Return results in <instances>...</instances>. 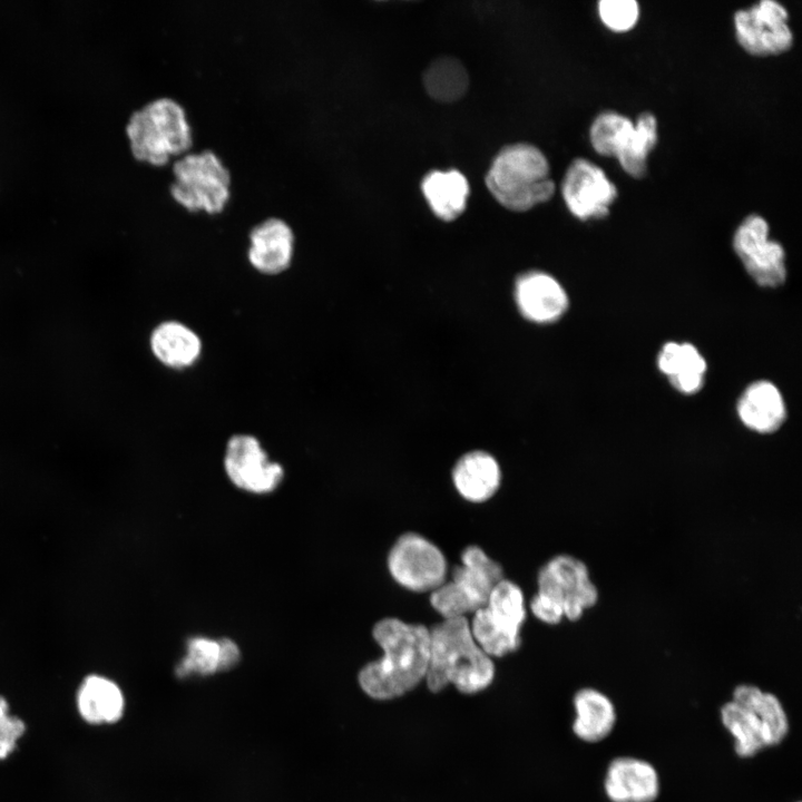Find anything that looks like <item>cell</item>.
Segmentation results:
<instances>
[{
    "instance_id": "1",
    "label": "cell",
    "mask_w": 802,
    "mask_h": 802,
    "mask_svg": "<svg viewBox=\"0 0 802 802\" xmlns=\"http://www.w3.org/2000/svg\"><path fill=\"white\" fill-rule=\"evenodd\" d=\"M373 637L383 656L365 665L359 674V683L368 695L391 700L409 692L426 677L429 628L389 617L374 625Z\"/></svg>"
},
{
    "instance_id": "2",
    "label": "cell",
    "mask_w": 802,
    "mask_h": 802,
    "mask_svg": "<svg viewBox=\"0 0 802 802\" xmlns=\"http://www.w3.org/2000/svg\"><path fill=\"white\" fill-rule=\"evenodd\" d=\"M429 634L426 678L432 692L453 684L461 693L473 694L490 685L493 663L476 643L466 617L443 619L429 629Z\"/></svg>"
},
{
    "instance_id": "3",
    "label": "cell",
    "mask_w": 802,
    "mask_h": 802,
    "mask_svg": "<svg viewBox=\"0 0 802 802\" xmlns=\"http://www.w3.org/2000/svg\"><path fill=\"white\" fill-rule=\"evenodd\" d=\"M125 136L131 157L153 167H166L193 148L185 110L165 97L133 111L125 125Z\"/></svg>"
},
{
    "instance_id": "4",
    "label": "cell",
    "mask_w": 802,
    "mask_h": 802,
    "mask_svg": "<svg viewBox=\"0 0 802 802\" xmlns=\"http://www.w3.org/2000/svg\"><path fill=\"white\" fill-rule=\"evenodd\" d=\"M486 185L502 206L515 212L545 203L555 192L546 156L529 144L502 148L488 170Z\"/></svg>"
},
{
    "instance_id": "5",
    "label": "cell",
    "mask_w": 802,
    "mask_h": 802,
    "mask_svg": "<svg viewBox=\"0 0 802 802\" xmlns=\"http://www.w3.org/2000/svg\"><path fill=\"white\" fill-rule=\"evenodd\" d=\"M173 200L190 214L216 215L229 199L231 175L211 150L189 151L170 164Z\"/></svg>"
},
{
    "instance_id": "6",
    "label": "cell",
    "mask_w": 802,
    "mask_h": 802,
    "mask_svg": "<svg viewBox=\"0 0 802 802\" xmlns=\"http://www.w3.org/2000/svg\"><path fill=\"white\" fill-rule=\"evenodd\" d=\"M503 579L498 563L478 546H469L461 554L450 581H444L430 595L432 607L443 617H464L486 606L493 587Z\"/></svg>"
},
{
    "instance_id": "7",
    "label": "cell",
    "mask_w": 802,
    "mask_h": 802,
    "mask_svg": "<svg viewBox=\"0 0 802 802\" xmlns=\"http://www.w3.org/2000/svg\"><path fill=\"white\" fill-rule=\"evenodd\" d=\"M525 619L522 591L503 578L491 590L486 606L473 613L470 630L488 656L500 657L519 647Z\"/></svg>"
},
{
    "instance_id": "8",
    "label": "cell",
    "mask_w": 802,
    "mask_h": 802,
    "mask_svg": "<svg viewBox=\"0 0 802 802\" xmlns=\"http://www.w3.org/2000/svg\"><path fill=\"white\" fill-rule=\"evenodd\" d=\"M537 581L536 595L556 605L568 620L579 619L598 600V590L590 580L587 566L569 555H558L547 561L539 570Z\"/></svg>"
},
{
    "instance_id": "9",
    "label": "cell",
    "mask_w": 802,
    "mask_h": 802,
    "mask_svg": "<svg viewBox=\"0 0 802 802\" xmlns=\"http://www.w3.org/2000/svg\"><path fill=\"white\" fill-rule=\"evenodd\" d=\"M395 581L418 593L434 590L446 581L447 561L440 549L424 537L408 532L398 538L388 556Z\"/></svg>"
},
{
    "instance_id": "10",
    "label": "cell",
    "mask_w": 802,
    "mask_h": 802,
    "mask_svg": "<svg viewBox=\"0 0 802 802\" xmlns=\"http://www.w3.org/2000/svg\"><path fill=\"white\" fill-rule=\"evenodd\" d=\"M733 248L757 285L776 287L784 283L785 253L780 243L769 238L763 217L754 214L744 218L733 236Z\"/></svg>"
},
{
    "instance_id": "11",
    "label": "cell",
    "mask_w": 802,
    "mask_h": 802,
    "mask_svg": "<svg viewBox=\"0 0 802 802\" xmlns=\"http://www.w3.org/2000/svg\"><path fill=\"white\" fill-rule=\"evenodd\" d=\"M788 18V11L782 4L773 0H762L735 13L736 39L746 52L754 56L785 52L793 43Z\"/></svg>"
},
{
    "instance_id": "12",
    "label": "cell",
    "mask_w": 802,
    "mask_h": 802,
    "mask_svg": "<svg viewBox=\"0 0 802 802\" xmlns=\"http://www.w3.org/2000/svg\"><path fill=\"white\" fill-rule=\"evenodd\" d=\"M224 469L229 480L239 489L267 493L275 490L284 478L283 467L271 461L257 438L235 434L229 438Z\"/></svg>"
},
{
    "instance_id": "13",
    "label": "cell",
    "mask_w": 802,
    "mask_h": 802,
    "mask_svg": "<svg viewBox=\"0 0 802 802\" xmlns=\"http://www.w3.org/2000/svg\"><path fill=\"white\" fill-rule=\"evenodd\" d=\"M561 193L570 213L581 221L606 217L617 197V188L604 170L584 158L568 167Z\"/></svg>"
},
{
    "instance_id": "14",
    "label": "cell",
    "mask_w": 802,
    "mask_h": 802,
    "mask_svg": "<svg viewBox=\"0 0 802 802\" xmlns=\"http://www.w3.org/2000/svg\"><path fill=\"white\" fill-rule=\"evenodd\" d=\"M295 246L292 227L281 218L268 217L250 229L245 255L258 273L277 275L291 266Z\"/></svg>"
},
{
    "instance_id": "15",
    "label": "cell",
    "mask_w": 802,
    "mask_h": 802,
    "mask_svg": "<svg viewBox=\"0 0 802 802\" xmlns=\"http://www.w3.org/2000/svg\"><path fill=\"white\" fill-rule=\"evenodd\" d=\"M604 789L612 802H653L659 793V777L651 763L620 756L609 763Z\"/></svg>"
},
{
    "instance_id": "16",
    "label": "cell",
    "mask_w": 802,
    "mask_h": 802,
    "mask_svg": "<svg viewBox=\"0 0 802 802\" xmlns=\"http://www.w3.org/2000/svg\"><path fill=\"white\" fill-rule=\"evenodd\" d=\"M516 302L521 314L536 323H551L563 316L568 297L557 280L544 272H529L516 283Z\"/></svg>"
},
{
    "instance_id": "17",
    "label": "cell",
    "mask_w": 802,
    "mask_h": 802,
    "mask_svg": "<svg viewBox=\"0 0 802 802\" xmlns=\"http://www.w3.org/2000/svg\"><path fill=\"white\" fill-rule=\"evenodd\" d=\"M742 423L757 433H772L785 420V404L779 389L769 381L750 384L737 402Z\"/></svg>"
},
{
    "instance_id": "18",
    "label": "cell",
    "mask_w": 802,
    "mask_h": 802,
    "mask_svg": "<svg viewBox=\"0 0 802 802\" xmlns=\"http://www.w3.org/2000/svg\"><path fill=\"white\" fill-rule=\"evenodd\" d=\"M458 492L467 500L482 502L498 490L501 472L496 459L485 451L463 454L452 471Z\"/></svg>"
},
{
    "instance_id": "19",
    "label": "cell",
    "mask_w": 802,
    "mask_h": 802,
    "mask_svg": "<svg viewBox=\"0 0 802 802\" xmlns=\"http://www.w3.org/2000/svg\"><path fill=\"white\" fill-rule=\"evenodd\" d=\"M150 348L160 363L180 370L199 359L203 344L197 333L184 323L165 321L154 329Z\"/></svg>"
},
{
    "instance_id": "20",
    "label": "cell",
    "mask_w": 802,
    "mask_h": 802,
    "mask_svg": "<svg viewBox=\"0 0 802 802\" xmlns=\"http://www.w3.org/2000/svg\"><path fill=\"white\" fill-rule=\"evenodd\" d=\"M576 718L573 731L585 742L604 740L616 723V710L610 698L595 688H581L575 694Z\"/></svg>"
},
{
    "instance_id": "21",
    "label": "cell",
    "mask_w": 802,
    "mask_h": 802,
    "mask_svg": "<svg viewBox=\"0 0 802 802\" xmlns=\"http://www.w3.org/2000/svg\"><path fill=\"white\" fill-rule=\"evenodd\" d=\"M657 365L682 393H695L704 383L706 362L691 343H666L658 354Z\"/></svg>"
},
{
    "instance_id": "22",
    "label": "cell",
    "mask_w": 802,
    "mask_h": 802,
    "mask_svg": "<svg viewBox=\"0 0 802 802\" xmlns=\"http://www.w3.org/2000/svg\"><path fill=\"white\" fill-rule=\"evenodd\" d=\"M421 189L432 212L446 222L463 213L470 192L467 178L458 170L429 173Z\"/></svg>"
},
{
    "instance_id": "23",
    "label": "cell",
    "mask_w": 802,
    "mask_h": 802,
    "mask_svg": "<svg viewBox=\"0 0 802 802\" xmlns=\"http://www.w3.org/2000/svg\"><path fill=\"white\" fill-rule=\"evenodd\" d=\"M77 705L80 715L88 723H113L123 715L124 697L114 682L92 675L82 682Z\"/></svg>"
},
{
    "instance_id": "24",
    "label": "cell",
    "mask_w": 802,
    "mask_h": 802,
    "mask_svg": "<svg viewBox=\"0 0 802 802\" xmlns=\"http://www.w3.org/2000/svg\"><path fill=\"white\" fill-rule=\"evenodd\" d=\"M733 702L752 710L762 722L770 746L781 743L789 732V720L780 700L755 685L741 684L733 691Z\"/></svg>"
},
{
    "instance_id": "25",
    "label": "cell",
    "mask_w": 802,
    "mask_h": 802,
    "mask_svg": "<svg viewBox=\"0 0 802 802\" xmlns=\"http://www.w3.org/2000/svg\"><path fill=\"white\" fill-rule=\"evenodd\" d=\"M721 720L734 737V749L739 756L751 757L770 746L765 728L752 710L731 701L722 706Z\"/></svg>"
},
{
    "instance_id": "26",
    "label": "cell",
    "mask_w": 802,
    "mask_h": 802,
    "mask_svg": "<svg viewBox=\"0 0 802 802\" xmlns=\"http://www.w3.org/2000/svg\"><path fill=\"white\" fill-rule=\"evenodd\" d=\"M423 85L431 98L441 102L460 99L469 86L467 69L456 58L440 57L423 74Z\"/></svg>"
},
{
    "instance_id": "27",
    "label": "cell",
    "mask_w": 802,
    "mask_h": 802,
    "mask_svg": "<svg viewBox=\"0 0 802 802\" xmlns=\"http://www.w3.org/2000/svg\"><path fill=\"white\" fill-rule=\"evenodd\" d=\"M634 127L635 124L628 117L615 111H604L591 124V146L603 156L617 158L629 145Z\"/></svg>"
},
{
    "instance_id": "28",
    "label": "cell",
    "mask_w": 802,
    "mask_h": 802,
    "mask_svg": "<svg viewBox=\"0 0 802 802\" xmlns=\"http://www.w3.org/2000/svg\"><path fill=\"white\" fill-rule=\"evenodd\" d=\"M657 143V121L653 114L643 113L635 123L630 145L617 159L630 176L640 178L646 172L647 157Z\"/></svg>"
},
{
    "instance_id": "29",
    "label": "cell",
    "mask_w": 802,
    "mask_h": 802,
    "mask_svg": "<svg viewBox=\"0 0 802 802\" xmlns=\"http://www.w3.org/2000/svg\"><path fill=\"white\" fill-rule=\"evenodd\" d=\"M221 671L219 640L193 637L187 642L186 656L176 667L178 677L209 675Z\"/></svg>"
},
{
    "instance_id": "30",
    "label": "cell",
    "mask_w": 802,
    "mask_h": 802,
    "mask_svg": "<svg viewBox=\"0 0 802 802\" xmlns=\"http://www.w3.org/2000/svg\"><path fill=\"white\" fill-rule=\"evenodd\" d=\"M598 13L607 28L623 32L636 25L639 7L634 0H603L598 3Z\"/></svg>"
},
{
    "instance_id": "31",
    "label": "cell",
    "mask_w": 802,
    "mask_h": 802,
    "mask_svg": "<svg viewBox=\"0 0 802 802\" xmlns=\"http://www.w3.org/2000/svg\"><path fill=\"white\" fill-rule=\"evenodd\" d=\"M23 722L9 714L8 703L0 696V759L7 757L25 733Z\"/></svg>"
},
{
    "instance_id": "32",
    "label": "cell",
    "mask_w": 802,
    "mask_h": 802,
    "mask_svg": "<svg viewBox=\"0 0 802 802\" xmlns=\"http://www.w3.org/2000/svg\"><path fill=\"white\" fill-rule=\"evenodd\" d=\"M221 646V671L232 668L239 661V649L237 645L228 639H219Z\"/></svg>"
}]
</instances>
